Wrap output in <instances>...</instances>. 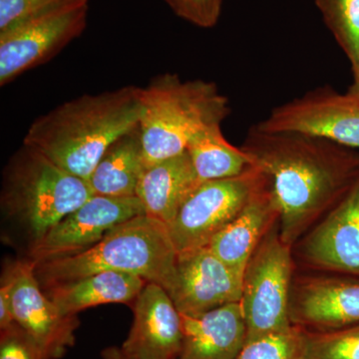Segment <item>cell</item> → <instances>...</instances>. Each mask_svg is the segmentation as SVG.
I'll return each mask as SVG.
<instances>
[{
	"instance_id": "obj_24",
	"label": "cell",
	"mask_w": 359,
	"mask_h": 359,
	"mask_svg": "<svg viewBox=\"0 0 359 359\" xmlns=\"http://www.w3.org/2000/svg\"><path fill=\"white\" fill-rule=\"evenodd\" d=\"M304 359H359V323L330 332L306 330Z\"/></svg>"
},
{
	"instance_id": "obj_19",
	"label": "cell",
	"mask_w": 359,
	"mask_h": 359,
	"mask_svg": "<svg viewBox=\"0 0 359 359\" xmlns=\"http://www.w3.org/2000/svg\"><path fill=\"white\" fill-rule=\"evenodd\" d=\"M146 282L140 276L119 271H101L49 285L45 294L65 316L106 304L134 302Z\"/></svg>"
},
{
	"instance_id": "obj_16",
	"label": "cell",
	"mask_w": 359,
	"mask_h": 359,
	"mask_svg": "<svg viewBox=\"0 0 359 359\" xmlns=\"http://www.w3.org/2000/svg\"><path fill=\"white\" fill-rule=\"evenodd\" d=\"M278 222L271 187L263 175L244 209L212 238L209 248L243 282L250 257Z\"/></svg>"
},
{
	"instance_id": "obj_5",
	"label": "cell",
	"mask_w": 359,
	"mask_h": 359,
	"mask_svg": "<svg viewBox=\"0 0 359 359\" xmlns=\"http://www.w3.org/2000/svg\"><path fill=\"white\" fill-rule=\"evenodd\" d=\"M93 195L88 181L25 144L4 171L2 203L25 224L32 245Z\"/></svg>"
},
{
	"instance_id": "obj_2",
	"label": "cell",
	"mask_w": 359,
	"mask_h": 359,
	"mask_svg": "<svg viewBox=\"0 0 359 359\" xmlns=\"http://www.w3.org/2000/svg\"><path fill=\"white\" fill-rule=\"evenodd\" d=\"M141 93L142 87L127 85L60 104L30 124L23 144L89 181L106 150L138 126Z\"/></svg>"
},
{
	"instance_id": "obj_12",
	"label": "cell",
	"mask_w": 359,
	"mask_h": 359,
	"mask_svg": "<svg viewBox=\"0 0 359 359\" xmlns=\"http://www.w3.org/2000/svg\"><path fill=\"white\" fill-rule=\"evenodd\" d=\"M290 323L309 332H330L359 323V278L316 276L292 283Z\"/></svg>"
},
{
	"instance_id": "obj_27",
	"label": "cell",
	"mask_w": 359,
	"mask_h": 359,
	"mask_svg": "<svg viewBox=\"0 0 359 359\" xmlns=\"http://www.w3.org/2000/svg\"><path fill=\"white\" fill-rule=\"evenodd\" d=\"M0 359H44L32 339L18 325L1 330Z\"/></svg>"
},
{
	"instance_id": "obj_18",
	"label": "cell",
	"mask_w": 359,
	"mask_h": 359,
	"mask_svg": "<svg viewBox=\"0 0 359 359\" xmlns=\"http://www.w3.org/2000/svg\"><path fill=\"white\" fill-rule=\"evenodd\" d=\"M201 183L185 151L146 167L137 187L136 196L146 215L168 226Z\"/></svg>"
},
{
	"instance_id": "obj_26",
	"label": "cell",
	"mask_w": 359,
	"mask_h": 359,
	"mask_svg": "<svg viewBox=\"0 0 359 359\" xmlns=\"http://www.w3.org/2000/svg\"><path fill=\"white\" fill-rule=\"evenodd\" d=\"M178 18L200 28H212L221 18L223 0H162Z\"/></svg>"
},
{
	"instance_id": "obj_17",
	"label": "cell",
	"mask_w": 359,
	"mask_h": 359,
	"mask_svg": "<svg viewBox=\"0 0 359 359\" xmlns=\"http://www.w3.org/2000/svg\"><path fill=\"white\" fill-rule=\"evenodd\" d=\"M180 314L184 339L179 359H237L247 340L241 302L198 316Z\"/></svg>"
},
{
	"instance_id": "obj_29",
	"label": "cell",
	"mask_w": 359,
	"mask_h": 359,
	"mask_svg": "<svg viewBox=\"0 0 359 359\" xmlns=\"http://www.w3.org/2000/svg\"><path fill=\"white\" fill-rule=\"evenodd\" d=\"M103 359H132L123 353L121 347L111 346L101 353Z\"/></svg>"
},
{
	"instance_id": "obj_8",
	"label": "cell",
	"mask_w": 359,
	"mask_h": 359,
	"mask_svg": "<svg viewBox=\"0 0 359 359\" xmlns=\"http://www.w3.org/2000/svg\"><path fill=\"white\" fill-rule=\"evenodd\" d=\"M256 126L264 132L320 137L359 150V95L318 87L278 106Z\"/></svg>"
},
{
	"instance_id": "obj_15",
	"label": "cell",
	"mask_w": 359,
	"mask_h": 359,
	"mask_svg": "<svg viewBox=\"0 0 359 359\" xmlns=\"http://www.w3.org/2000/svg\"><path fill=\"white\" fill-rule=\"evenodd\" d=\"M314 268L359 278V177L304 244Z\"/></svg>"
},
{
	"instance_id": "obj_23",
	"label": "cell",
	"mask_w": 359,
	"mask_h": 359,
	"mask_svg": "<svg viewBox=\"0 0 359 359\" xmlns=\"http://www.w3.org/2000/svg\"><path fill=\"white\" fill-rule=\"evenodd\" d=\"M306 330L292 325L245 341L237 359H304Z\"/></svg>"
},
{
	"instance_id": "obj_28",
	"label": "cell",
	"mask_w": 359,
	"mask_h": 359,
	"mask_svg": "<svg viewBox=\"0 0 359 359\" xmlns=\"http://www.w3.org/2000/svg\"><path fill=\"white\" fill-rule=\"evenodd\" d=\"M15 323L9 287L4 280H2L0 287V330H6Z\"/></svg>"
},
{
	"instance_id": "obj_20",
	"label": "cell",
	"mask_w": 359,
	"mask_h": 359,
	"mask_svg": "<svg viewBox=\"0 0 359 359\" xmlns=\"http://www.w3.org/2000/svg\"><path fill=\"white\" fill-rule=\"evenodd\" d=\"M145 168L138 125L106 150L88 182L95 195L133 197Z\"/></svg>"
},
{
	"instance_id": "obj_4",
	"label": "cell",
	"mask_w": 359,
	"mask_h": 359,
	"mask_svg": "<svg viewBox=\"0 0 359 359\" xmlns=\"http://www.w3.org/2000/svg\"><path fill=\"white\" fill-rule=\"evenodd\" d=\"M141 96L145 167L185 152L200 130L222 124L231 112L229 99L214 82L182 80L173 73L153 78Z\"/></svg>"
},
{
	"instance_id": "obj_6",
	"label": "cell",
	"mask_w": 359,
	"mask_h": 359,
	"mask_svg": "<svg viewBox=\"0 0 359 359\" xmlns=\"http://www.w3.org/2000/svg\"><path fill=\"white\" fill-rule=\"evenodd\" d=\"M292 245L273 224L250 257L243 278L242 306L247 340L292 327L290 318L292 287Z\"/></svg>"
},
{
	"instance_id": "obj_3",
	"label": "cell",
	"mask_w": 359,
	"mask_h": 359,
	"mask_svg": "<svg viewBox=\"0 0 359 359\" xmlns=\"http://www.w3.org/2000/svg\"><path fill=\"white\" fill-rule=\"evenodd\" d=\"M177 261L167 224L144 214L115 226L84 252L36 263L35 273L44 289L101 271H119L157 283L169 294Z\"/></svg>"
},
{
	"instance_id": "obj_7",
	"label": "cell",
	"mask_w": 359,
	"mask_h": 359,
	"mask_svg": "<svg viewBox=\"0 0 359 359\" xmlns=\"http://www.w3.org/2000/svg\"><path fill=\"white\" fill-rule=\"evenodd\" d=\"M262 179L250 166L233 178L202 182L168 224L178 255L209 245L244 209Z\"/></svg>"
},
{
	"instance_id": "obj_30",
	"label": "cell",
	"mask_w": 359,
	"mask_h": 359,
	"mask_svg": "<svg viewBox=\"0 0 359 359\" xmlns=\"http://www.w3.org/2000/svg\"><path fill=\"white\" fill-rule=\"evenodd\" d=\"M351 68H353V84L349 87L348 91L359 95V52L353 62H351Z\"/></svg>"
},
{
	"instance_id": "obj_1",
	"label": "cell",
	"mask_w": 359,
	"mask_h": 359,
	"mask_svg": "<svg viewBox=\"0 0 359 359\" xmlns=\"http://www.w3.org/2000/svg\"><path fill=\"white\" fill-rule=\"evenodd\" d=\"M241 148L268 179L280 238L290 245L327 214L359 177L355 150L320 137L264 132L254 125Z\"/></svg>"
},
{
	"instance_id": "obj_10",
	"label": "cell",
	"mask_w": 359,
	"mask_h": 359,
	"mask_svg": "<svg viewBox=\"0 0 359 359\" xmlns=\"http://www.w3.org/2000/svg\"><path fill=\"white\" fill-rule=\"evenodd\" d=\"M34 261H20L7 269L14 320L39 347L44 359H60L74 346L77 316H65L42 290Z\"/></svg>"
},
{
	"instance_id": "obj_11",
	"label": "cell",
	"mask_w": 359,
	"mask_h": 359,
	"mask_svg": "<svg viewBox=\"0 0 359 359\" xmlns=\"http://www.w3.org/2000/svg\"><path fill=\"white\" fill-rule=\"evenodd\" d=\"M144 214L137 196L93 195L32 245L30 257L40 263L79 254L100 242L115 226Z\"/></svg>"
},
{
	"instance_id": "obj_14",
	"label": "cell",
	"mask_w": 359,
	"mask_h": 359,
	"mask_svg": "<svg viewBox=\"0 0 359 359\" xmlns=\"http://www.w3.org/2000/svg\"><path fill=\"white\" fill-rule=\"evenodd\" d=\"M133 304V325L123 353L132 359H179L183 323L167 290L147 283Z\"/></svg>"
},
{
	"instance_id": "obj_9",
	"label": "cell",
	"mask_w": 359,
	"mask_h": 359,
	"mask_svg": "<svg viewBox=\"0 0 359 359\" xmlns=\"http://www.w3.org/2000/svg\"><path fill=\"white\" fill-rule=\"evenodd\" d=\"M88 9L89 4L71 7L0 33V86L46 65L81 36L86 29Z\"/></svg>"
},
{
	"instance_id": "obj_13",
	"label": "cell",
	"mask_w": 359,
	"mask_h": 359,
	"mask_svg": "<svg viewBox=\"0 0 359 359\" xmlns=\"http://www.w3.org/2000/svg\"><path fill=\"white\" fill-rule=\"evenodd\" d=\"M242 285V280L207 245L178 255L169 294L180 313L198 316L240 302Z\"/></svg>"
},
{
	"instance_id": "obj_22",
	"label": "cell",
	"mask_w": 359,
	"mask_h": 359,
	"mask_svg": "<svg viewBox=\"0 0 359 359\" xmlns=\"http://www.w3.org/2000/svg\"><path fill=\"white\" fill-rule=\"evenodd\" d=\"M325 25L351 63L359 52V0H314Z\"/></svg>"
},
{
	"instance_id": "obj_25",
	"label": "cell",
	"mask_w": 359,
	"mask_h": 359,
	"mask_svg": "<svg viewBox=\"0 0 359 359\" xmlns=\"http://www.w3.org/2000/svg\"><path fill=\"white\" fill-rule=\"evenodd\" d=\"M89 4V0H0V33L48 14Z\"/></svg>"
},
{
	"instance_id": "obj_21",
	"label": "cell",
	"mask_w": 359,
	"mask_h": 359,
	"mask_svg": "<svg viewBox=\"0 0 359 359\" xmlns=\"http://www.w3.org/2000/svg\"><path fill=\"white\" fill-rule=\"evenodd\" d=\"M186 151L201 182L233 178L252 166L247 153L224 138L222 124L200 130Z\"/></svg>"
}]
</instances>
